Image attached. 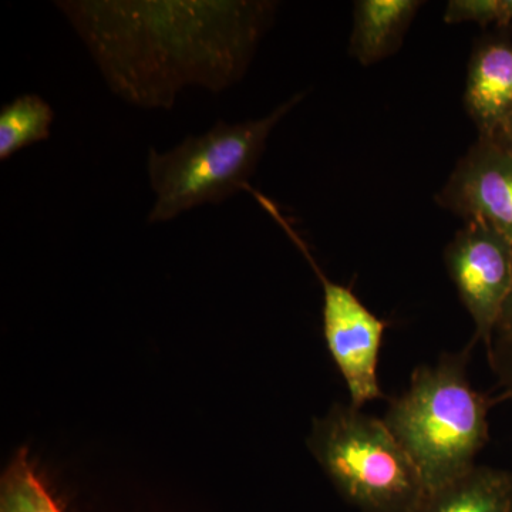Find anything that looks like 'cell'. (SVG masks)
<instances>
[{
    "label": "cell",
    "instance_id": "cell-14",
    "mask_svg": "<svg viewBox=\"0 0 512 512\" xmlns=\"http://www.w3.org/2000/svg\"><path fill=\"white\" fill-rule=\"evenodd\" d=\"M488 362L498 383L504 389L507 399H512V342L493 340L491 349L487 350Z\"/></svg>",
    "mask_w": 512,
    "mask_h": 512
},
{
    "label": "cell",
    "instance_id": "cell-15",
    "mask_svg": "<svg viewBox=\"0 0 512 512\" xmlns=\"http://www.w3.org/2000/svg\"><path fill=\"white\" fill-rule=\"evenodd\" d=\"M494 339L512 342V289L505 303L504 311L498 320L497 329H495Z\"/></svg>",
    "mask_w": 512,
    "mask_h": 512
},
{
    "label": "cell",
    "instance_id": "cell-7",
    "mask_svg": "<svg viewBox=\"0 0 512 512\" xmlns=\"http://www.w3.org/2000/svg\"><path fill=\"white\" fill-rule=\"evenodd\" d=\"M467 221H481L512 242V150L478 137L436 197Z\"/></svg>",
    "mask_w": 512,
    "mask_h": 512
},
{
    "label": "cell",
    "instance_id": "cell-11",
    "mask_svg": "<svg viewBox=\"0 0 512 512\" xmlns=\"http://www.w3.org/2000/svg\"><path fill=\"white\" fill-rule=\"evenodd\" d=\"M55 110L37 94H22L0 110V160L45 141L52 133Z\"/></svg>",
    "mask_w": 512,
    "mask_h": 512
},
{
    "label": "cell",
    "instance_id": "cell-3",
    "mask_svg": "<svg viewBox=\"0 0 512 512\" xmlns=\"http://www.w3.org/2000/svg\"><path fill=\"white\" fill-rule=\"evenodd\" d=\"M303 97L305 93L295 94L261 119L218 120L207 133L188 136L165 153L151 147L147 170L156 201L148 224L168 222L201 205L221 204L248 191L272 130Z\"/></svg>",
    "mask_w": 512,
    "mask_h": 512
},
{
    "label": "cell",
    "instance_id": "cell-8",
    "mask_svg": "<svg viewBox=\"0 0 512 512\" xmlns=\"http://www.w3.org/2000/svg\"><path fill=\"white\" fill-rule=\"evenodd\" d=\"M464 104L483 138H494L512 117V42L485 37L468 63Z\"/></svg>",
    "mask_w": 512,
    "mask_h": 512
},
{
    "label": "cell",
    "instance_id": "cell-10",
    "mask_svg": "<svg viewBox=\"0 0 512 512\" xmlns=\"http://www.w3.org/2000/svg\"><path fill=\"white\" fill-rule=\"evenodd\" d=\"M413 512H512V473L476 466L427 491Z\"/></svg>",
    "mask_w": 512,
    "mask_h": 512
},
{
    "label": "cell",
    "instance_id": "cell-4",
    "mask_svg": "<svg viewBox=\"0 0 512 512\" xmlns=\"http://www.w3.org/2000/svg\"><path fill=\"white\" fill-rule=\"evenodd\" d=\"M313 454L360 512H413L427 493L419 468L383 419L335 404L315 421Z\"/></svg>",
    "mask_w": 512,
    "mask_h": 512
},
{
    "label": "cell",
    "instance_id": "cell-5",
    "mask_svg": "<svg viewBox=\"0 0 512 512\" xmlns=\"http://www.w3.org/2000/svg\"><path fill=\"white\" fill-rule=\"evenodd\" d=\"M254 198L284 229L322 284L323 336L330 356L348 387L350 406L362 410L366 403L387 399L377 377V365L389 323L370 311L349 286L330 281L313 258L308 244L271 198L259 191L255 192Z\"/></svg>",
    "mask_w": 512,
    "mask_h": 512
},
{
    "label": "cell",
    "instance_id": "cell-9",
    "mask_svg": "<svg viewBox=\"0 0 512 512\" xmlns=\"http://www.w3.org/2000/svg\"><path fill=\"white\" fill-rule=\"evenodd\" d=\"M423 5L420 0H357L349 55L372 66L394 55Z\"/></svg>",
    "mask_w": 512,
    "mask_h": 512
},
{
    "label": "cell",
    "instance_id": "cell-13",
    "mask_svg": "<svg viewBox=\"0 0 512 512\" xmlns=\"http://www.w3.org/2000/svg\"><path fill=\"white\" fill-rule=\"evenodd\" d=\"M444 22L448 25L471 22L504 28L512 22V0H451L444 12Z\"/></svg>",
    "mask_w": 512,
    "mask_h": 512
},
{
    "label": "cell",
    "instance_id": "cell-16",
    "mask_svg": "<svg viewBox=\"0 0 512 512\" xmlns=\"http://www.w3.org/2000/svg\"><path fill=\"white\" fill-rule=\"evenodd\" d=\"M493 140H497L498 143L512 150V117L505 123V126L501 128L500 133H498Z\"/></svg>",
    "mask_w": 512,
    "mask_h": 512
},
{
    "label": "cell",
    "instance_id": "cell-1",
    "mask_svg": "<svg viewBox=\"0 0 512 512\" xmlns=\"http://www.w3.org/2000/svg\"><path fill=\"white\" fill-rule=\"evenodd\" d=\"M56 8L114 94L173 109L188 86L224 92L247 73L274 19L259 0H63Z\"/></svg>",
    "mask_w": 512,
    "mask_h": 512
},
{
    "label": "cell",
    "instance_id": "cell-2",
    "mask_svg": "<svg viewBox=\"0 0 512 512\" xmlns=\"http://www.w3.org/2000/svg\"><path fill=\"white\" fill-rule=\"evenodd\" d=\"M473 345L414 369L383 420L419 468L427 491L463 476L490 441L488 414L507 396L477 392L467 375Z\"/></svg>",
    "mask_w": 512,
    "mask_h": 512
},
{
    "label": "cell",
    "instance_id": "cell-6",
    "mask_svg": "<svg viewBox=\"0 0 512 512\" xmlns=\"http://www.w3.org/2000/svg\"><path fill=\"white\" fill-rule=\"evenodd\" d=\"M444 262L476 326L470 345L481 340L490 350L512 289V242L485 222L467 221L447 245Z\"/></svg>",
    "mask_w": 512,
    "mask_h": 512
},
{
    "label": "cell",
    "instance_id": "cell-12",
    "mask_svg": "<svg viewBox=\"0 0 512 512\" xmlns=\"http://www.w3.org/2000/svg\"><path fill=\"white\" fill-rule=\"evenodd\" d=\"M0 512H62L33 473L25 451L13 460L2 478Z\"/></svg>",
    "mask_w": 512,
    "mask_h": 512
}]
</instances>
